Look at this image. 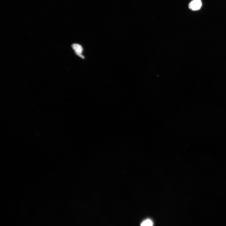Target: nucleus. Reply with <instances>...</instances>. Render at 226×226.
Segmentation results:
<instances>
[{
  "label": "nucleus",
  "mask_w": 226,
  "mask_h": 226,
  "mask_svg": "<svg viewBox=\"0 0 226 226\" xmlns=\"http://www.w3.org/2000/svg\"><path fill=\"white\" fill-rule=\"evenodd\" d=\"M202 6L201 0H192L189 5V9L193 11H197L200 9Z\"/></svg>",
  "instance_id": "nucleus-1"
},
{
  "label": "nucleus",
  "mask_w": 226,
  "mask_h": 226,
  "mask_svg": "<svg viewBox=\"0 0 226 226\" xmlns=\"http://www.w3.org/2000/svg\"><path fill=\"white\" fill-rule=\"evenodd\" d=\"M71 47L76 55L82 59L84 58L82 54L83 49L82 46L79 44H74L72 45Z\"/></svg>",
  "instance_id": "nucleus-2"
},
{
  "label": "nucleus",
  "mask_w": 226,
  "mask_h": 226,
  "mask_svg": "<svg viewBox=\"0 0 226 226\" xmlns=\"http://www.w3.org/2000/svg\"><path fill=\"white\" fill-rule=\"evenodd\" d=\"M153 223L150 219H147L144 221L141 224V226H153Z\"/></svg>",
  "instance_id": "nucleus-3"
}]
</instances>
